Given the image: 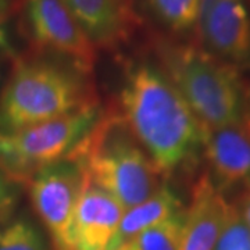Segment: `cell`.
<instances>
[{
    "label": "cell",
    "instance_id": "1",
    "mask_svg": "<svg viewBox=\"0 0 250 250\" xmlns=\"http://www.w3.org/2000/svg\"><path fill=\"white\" fill-rule=\"evenodd\" d=\"M120 111L159 174L188 167L203 147L205 126L160 68L126 65Z\"/></svg>",
    "mask_w": 250,
    "mask_h": 250
},
{
    "label": "cell",
    "instance_id": "2",
    "mask_svg": "<svg viewBox=\"0 0 250 250\" xmlns=\"http://www.w3.org/2000/svg\"><path fill=\"white\" fill-rule=\"evenodd\" d=\"M88 78L59 57L17 59L0 92V131H17L96 104Z\"/></svg>",
    "mask_w": 250,
    "mask_h": 250
},
{
    "label": "cell",
    "instance_id": "3",
    "mask_svg": "<svg viewBox=\"0 0 250 250\" xmlns=\"http://www.w3.org/2000/svg\"><path fill=\"white\" fill-rule=\"evenodd\" d=\"M68 159L125 210L142 203L161 187L159 171L120 110L102 113Z\"/></svg>",
    "mask_w": 250,
    "mask_h": 250
},
{
    "label": "cell",
    "instance_id": "4",
    "mask_svg": "<svg viewBox=\"0 0 250 250\" xmlns=\"http://www.w3.org/2000/svg\"><path fill=\"white\" fill-rule=\"evenodd\" d=\"M153 49L160 70L205 128L231 124L248 113L238 67L192 42L157 36Z\"/></svg>",
    "mask_w": 250,
    "mask_h": 250
},
{
    "label": "cell",
    "instance_id": "5",
    "mask_svg": "<svg viewBox=\"0 0 250 250\" xmlns=\"http://www.w3.org/2000/svg\"><path fill=\"white\" fill-rule=\"evenodd\" d=\"M98 103L17 131H0V174L28 185L38 172L70 157L100 117Z\"/></svg>",
    "mask_w": 250,
    "mask_h": 250
},
{
    "label": "cell",
    "instance_id": "6",
    "mask_svg": "<svg viewBox=\"0 0 250 250\" xmlns=\"http://www.w3.org/2000/svg\"><path fill=\"white\" fill-rule=\"evenodd\" d=\"M28 39L36 53L50 54L92 75L96 46L80 27L62 0H21Z\"/></svg>",
    "mask_w": 250,
    "mask_h": 250
},
{
    "label": "cell",
    "instance_id": "7",
    "mask_svg": "<svg viewBox=\"0 0 250 250\" xmlns=\"http://www.w3.org/2000/svg\"><path fill=\"white\" fill-rule=\"evenodd\" d=\"M85 175L70 159L38 172L28 182L29 197L52 239L53 250H71V224Z\"/></svg>",
    "mask_w": 250,
    "mask_h": 250
},
{
    "label": "cell",
    "instance_id": "8",
    "mask_svg": "<svg viewBox=\"0 0 250 250\" xmlns=\"http://www.w3.org/2000/svg\"><path fill=\"white\" fill-rule=\"evenodd\" d=\"M199 45L235 67L250 64V14L243 0H202Z\"/></svg>",
    "mask_w": 250,
    "mask_h": 250
},
{
    "label": "cell",
    "instance_id": "9",
    "mask_svg": "<svg viewBox=\"0 0 250 250\" xmlns=\"http://www.w3.org/2000/svg\"><path fill=\"white\" fill-rule=\"evenodd\" d=\"M203 154L218 189L250 184V113L218 128H205Z\"/></svg>",
    "mask_w": 250,
    "mask_h": 250
},
{
    "label": "cell",
    "instance_id": "10",
    "mask_svg": "<svg viewBox=\"0 0 250 250\" xmlns=\"http://www.w3.org/2000/svg\"><path fill=\"white\" fill-rule=\"evenodd\" d=\"M96 46L114 50L126 43L139 25L135 0H62Z\"/></svg>",
    "mask_w": 250,
    "mask_h": 250
},
{
    "label": "cell",
    "instance_id": "11",
    "mask_svg": "<svg viewBox=\"0 0 250 250\" xmlns=\"http://www.w3.org/2000/svg\"><path fill=\"white\" fill-rule=\"evenodd\" d=\"M125 208L85 177L71 224V250H107Z\"/></svg>",
    "mask_w": 250,
    "mask_h": 250
},
{
    "label": "cell",
    "instance_id": "12",
    "mask_svg": "<svg viewBox=\"0 0 250 250\" xmlns=\"http://www.w3.org/2000/svg\"><path fill=\"white\" fill-rule=\"evenodd\" d=\"M231 205L208 174L199 177L184 210V228L179 250H213Z\"/></svg>",
    "mask_w": 250,
    "mask_h": 250
},
{
    "label": "cell",
    "instance_id": "13",
    "mask_svg": "<svg viewBox=\"0 0 250 250\" xmlns=\"http://www.w3.org/2000/svg\"><path fill=\"white\" fill-rule=\"evenodd\" d=\"M182 210L178 195L168 185H161L142 203L125 210L107 250H114L132 243L147 228Z\"/></svg>",
    "mask_w": 250,
    "mask_h": 250
},
{
    "label": "cell",
    "instance_id": "14",
    "mask_svg": "<svg viewBox=\"0 0 250 250\" xmlns=\"http://www.w3.org/2000/svg\"><path fill=\"white\" fill-rule=\"evenodd\" d=\"M142 7L166 31L182 35L195 31L202 0H141Z\"/></svg>",
    "mask_w": 250,
    "mask_h": 250
},
{
    "label": "cell",
    "instance_id": "15",
    "mask_svg": "<svg viewBox=\"0 0 250 250\" xmlns=\"http://www.w3.org/2000/svg\"><path fill=\"white\" fill-rule=\"evenodd\" d=\"M184 210H179L143 231L134 241L136 250H179L184 228Z\"/></svg>",
    "mask_w": 250,
    "mask_h": 250
},
{
    "label": "cell",
    "instance_id": "16",
    "mask_svg": "<svg viewBox=\"0 0 250 250\" xmlns=\"http://www.w3.org/2000/svg\"><path fill=\"white\" fill-rule=\"evenodd\" d=\"M0 250H47V246L34 224L16 220L0 227Z\"/></svg>",
    "mask_w": 250,
    "mask_h": 250
},
{
    "label": "cell",
    "instance_id": "17",
    "mask_svg": "<svg viewBox=\"0 0 250 250\" xmlns=\"http://www.w3.org/2000/svg\"><path fill=\"white\" fill-rule=\"evenodd\" d=\"M213 250H250V229L235 205H231L221 235Z\"/></svg>",
    "mask_w": 250,
    "mask_h": 250
},
{
    "label": "cell",
    "instance_id": "18",
    "mask_svg": "<svg viewBox=\"0 0 250 250\" xmlns=\"http://www.w3.org/2000/svg\"><path fill=\"white\" fill-rule=\"evenodd\" d=\"M16 205V196L9 185V181L0 174V225L9 221Z\"/></svg>",
    "mask_w": 250,
    "mask_h": 250
},
{
    "label": "cell",
    "instance_id": "19",
    "mask_svg": "<svg viewBox=\"0 0 250 250\" xmlns=\"http://www.w3.org/2000/svg\"><path fill=\"white\" fill-rule=\"evenodd\" d=\"M235 206L239 210L243 221L246 223V225L249 227L250 229V184H248L246 188L243 189V192H242L241 195V200H239V203H236Z\"/></svg>",
    "mask_w": 250,
    "mask_h": 250
},
{
    "label": "cell",
    "instance_id": "20",
    "mask_svg": "<svg viewBox=\"0 0 250 250\" xmlns=\"http://www.w3.org/2000/svg\"><path fill=\"white\" fill-rule=\"evenodd\" d=\"M11 53V45H10L9 35L4 27L0 24V59L7 57Z\"/></svg>",
    "mask_w": 250,
    "mask_h": 250
},
{
    "label": "cell",
    "instance_id": "21",
    "mask_svg": "<svg viewBox=\"0 0 250 250\" xmlns=\"http://www.w3.org/2000/svg\"><path fill=\"white\" fill-rule=\"evenodd\" d=\"M6 9H7V0H0V18L3 17Z\"/></svg>",
    "mask_w": 250,
    "mask_h": 250
},
{
    "label": "cell",
    "instance_id": "22",
    "mask_svg": "<svg viewBox=\"0 0 250 250\" xmlns=\"http://www.w3.org/2000/svg\"><path fill=\"white\" fill-rule=\"evenodd\" d=\"M114 250H136V248H135L134 242H132V243L124 245V246H121V248H118V249H114Z\"/></svg>",
    "mask_w": 250,
    "mask_h": 250
},
{
    "label": "cell",
    "instance_id": "23",
    "mask_svg": "<svg viewBox=\"0 0 250 250\" xmlns=\"http://www.w3.org/2000/svg\"><path fill=\"white\" fill-rule=\"evenodd\" d=\"M0 82H1V75H0Z\"/></svg>",
    "mask_w": 250,
    "mask_h": 250
}]
</instances>
